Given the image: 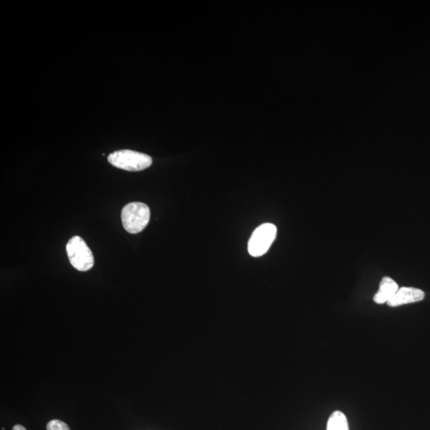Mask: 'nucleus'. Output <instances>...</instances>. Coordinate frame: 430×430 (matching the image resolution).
<instances>
[{
    "label": "nucleus",
    "instance_id": "f257e3e1",
    "mask_svg": "<svg viewBox=\"0 0 430 430\" xmlns=\"http://www.w3.org/2000/svg\"><path fill=\"white\" fill-rule=\"evenodd\" d=\"M150 214L149 207L143 202H131L121 212L124 228L130 234H138L148 226Z\"/></svg>",
    "mask_w": 430,
    "mask_h": 430
},
{
    "label": "nucleus",
    "instance_id": "f03ea898",
    "mask_svg": "<svg viewBox=\"0 0 430 430\" xmlns=\"http://www.w3.org/2000/svg\"><path fill=\"white\" fill-rule=\"evenodd\" d=\"M108 161L116 168L128 171H140L153 164L151 156L131 150H120L110 154Z\"/></svg>",
    "mask_w": 430,
    "mask_h": 430
},
{
    "label": "nucleus",
    "instance_id": "7ed1b4c3",
    "mask_svg": "<svg viewBox=\"0 0 430 430\" xmlns=\"http://www.w3.org/2000/svg\"><path fill=\"white\" fill-rule=\"evenodd\" d=\"M67 252L70 264L78 271H88L94 266V257L85 241L79 236H74L68 241Z\"/></svg>",
    "mask_w": 430,
    "mask_h": 430
},
{
    "label": "nucleus",
    "instance_id": "20e7f679",
    "mask_svg": "<svg viewBox=\"0 0 430 430\" xmlns=\"http://www.w3.org/2000/svg\"><path fill=\"white\" fill-rule=\"evenodd\" d=\"M277 227L272 224H265L252 233L248 244V251L255 257H261L266 254L270 250L277 237Z\"/></svg>",
    "mask_w": 430,
    "mask_h": 430
},
{
    "label": "nucleus",
    "instance_id": "39448f33",
    "mask_svg": "<svg viewBox=\"0 0 430 430\" xmlns=\"http://www.w3.org/2000/svg\"><path fill=\"white\" fill-rule=\"evenodd\" d=\"M424 298V292L419 288L413 287H402L387 303L389 307H398L407 303L422 301Z\"/></svg>",
    "mask_w": 430,
    "mask_h": 430
},
{
    "label": "nucleus",
    "instance_id": "423d86ee",
    "mask_svg": "<svg viewBox=\"0 0 430 430\" xmlns=\"http://www.w3.org/2000/svg\"><path fill=\"white\" fill-rule=\"evenodd\" d=\"M398 290V286L396 281L389 277H384L379 284V288L376 295L374 296V301L378 305L388 303Z\"/></svg>",
    "mask_w": 430,
    "mask_h": 430
},
{
    "label": "nucleus",
    "instance_id": "0eeeda50",
    "mask_svg": "<svg viewBox=\"0 0 430 430\" xmlns=\"http://www.w3.org/2000/svg\"><path fill=\"white\" fill-rule=\"evenodd\" d=\"M327 430H349L348 422L345 414L336 411L332 413L327 424Z\"/></svg>",
    "mask_w": 430,
    "mask_h": 430
},
{
    "label": "nucleus",
    "instance_id": "6e6552de",
    "mask_svg": "<svg viewBox=\"0 0 430 430\" xmlns=\"http://www.w3.org/2000/svg\"><path fill=\"white\" fill-rule=\"evenodd\" d=\"M47 430H70L69 427L65 422L60 420H52L47 424Z\"/></svg>",
    "mask_w": 430,
    "mask_h": 430
},
{
    "label": "nucleus",
    "instance_id": "1a4fd4ad",
    "mask_svg": "<svg viewBox=\"0 0 430 430\" xmlns=\"http://www.w3.org/2000/svg\"><path fill=\"white\" fill-rule=\"evenodd\" d=\"M12 430H27L26 428L21 426V424H17L13 427Z\"/></svg>",
    "mask_w": 430,
    "mask_h": 430
}]
</instances>
